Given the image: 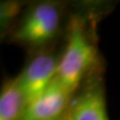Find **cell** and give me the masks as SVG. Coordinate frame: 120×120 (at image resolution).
<instances>
[{"instance_id": "3", "label": "cell", "mask_w": 120, "mask_h": 120, "mask_svg": "<svg viewBox=\"0 0 120 120\" xmlns=\"http://www.w3.org/2000/svg\"><path fill=\"white\" fill-rule=\"evenodd\" d=\"M59 58L50 52L36 54L27 62L18 77L27 105L40 96L57 75Z\"/></svg>"}, {"instance_id": "1", "label": "cell", "mask_w": 120, "mask_h": 120, "mask_svg": "<svg viewBox=\"0 0 120 120\" xmlns=\"http://www.w3.org/2000/svg\"><path fill=\"white\" fill-rule=\"evenodd\" d=\"M95 58V46L84 24L79 19H74L70 25L66 45L59 57L56 79L73 95L91 69Z\"/></svg>"}, {"instance_id": "6", "label": "cell", "mask_w": 120, "mask_h": 120, "mask_svg": "<svg viewBox=\"0 0 120 120\" xmlns=\"http://www.w3.org/2000/svg\"><path fill=\"white\" fill-rule=\"evenodd\" d=\"M27 100L18 77L7 80L0 93V120H20Z\"/></svg>"}, {"instance_id": "7", "label": "cell", "mask_w": 120, "mask_h": 120, "mask_svg": "<svg viewBox=\"0 0 120 120\" xmlns=\"http://www.w3.org/2000/svg\"><path fill=\"white\" fill-rule=\"evenodd\" d=\"M20 8V4L14 2L7 3L4 2L1 4V28L6 29L10 24L13 18L16 16Z\"/></svg>"}, {"instance_id": "5", "label": "cell", "mask_w": 120, "mask_h": 120, "mask_svg": "<svg viewBox=\"0 0 120 120\" xmlns=\"http://www.w3.org/2000/svg\"><path fill=\"white\" fill-rule=\"evenodd\" d=\"M65 120H109L100 84L90 85L71 101Z\"/></svg>"}, {"instance_id": "4", "label": "cell", "mask_w": 120, "mask_h": 120, "mask_svg": "<svg viewBox=\"0 0 120 120\" xmlns=\"http://www.w3.org/2000/svg\"><path fill=\"white\" fill-rule=\"evenodd\" d=\"M72 96L55 78L42 94L26 106L20 120H65Z\"/></svg>"}, {"instance_id": "2", "label": "cell", "mask_w": 120, "mask_h": 120, "mask_svg": "<svg viewBox=\"0 0 120 120\" xmlns=\"http://www.w3.org/2000/svg\"><path fill=\"white\" fill-rule=\"evenodd\" d=\"M61 5L52 1L33 4L17 23L11 39L27 47H39L49 43L58 34L62 22Z\"/></svg>"}]
</instances>
